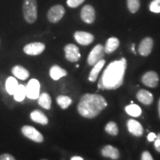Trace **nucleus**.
<instances>
[{
	"label": "nucleus",
	"mask_w": 160,
	"mask_h": 160,
	"mask_svg": "<svg viewBox=\"0 0 160 160\" xmlns=\"http://www.w3.org/2000/svg\"><path fill=\"white\" fill-rule=\"evenodd\" d=\"M126 67L127 61L125 58L110 63L100 78L98 88L102 90H114L119 88L123 83Z\"/></svg>",
	"instance_id": "nucleus-1"
},
{
	"label": "nucleus",
	"mask_w": 160,
	"mask_h": 160,
	"mask_svg": "<svg viewBox=\"0 0 160 160\" xmlns=\"http://www.w3.org/2000/svg\"><path fill=\"white\" fill-rule=\"evenodd\" d=\"M107 105V102L102 96L86 93L82 97L77 108L83 117L92 119L99 115Z\"/></svg>",
	"instance_id": "nucleus-2"
},
{
	"label": "nucleus",
	"mask_w": 160,
	"mask_h": 160,
	"mask_svg": "<svg viewBox=\"0 0 160 160\" xmlns=\"http://www.w3.org/2000/svg\"><path fill=\"white\" fill-rule=\"evenodd\" d=\"M22 11L25 21L33 24L37 19V0H24Z\"/></svg>",
	"instance_id": "nucleus-3"
},
{
	"label": "nucleus",
	"mask_w": 160,
	"mask_h": 160,
	"mask_svg": "<svg viewBox=\"0 0 160 160\" xmlns=\"http://www.w3.org/2000/svg\"><path fill=\"white\" fill-rule=\"evenodd\" d=\"M22 133L25 137L34 141L36 142L42 143L44 141V137L40 132L37 131L33 126L25 125L22 128Z\"/></svg>",
	"instance_id": "nucleus-4"
},
{
	"label": "nucleus",
	"mask_w": 160,
	"mask_h": 160,
	"mask_svg": "<svg viewBox=\"0 0 160 160\" xmlns=\"http://www.w3.org/2000/svg\"><path fill=\"white\" fill-rule=\"evenodd\" d=\"M65 13V9L62 5H56L51 7L48 12V19L52 23H57L62 19Z\"/></svg>",
	"instance_id": "nucleus-5"
},
{
	"label": "nucleus",
	"mask_w": 160,
	"mask_h": 160,
	"mask_svg": "<svg viewBox=\"0 0 160 160\" xmlns=\"http://www.w3.org/2000/svg\"><path fill=\"white\" fill-rule=\"evenodd\" d=\"M104 56H105L104 47L102 45L99 44V45H96L91 51V53H89L88 57V63L89 65L93 66L98 62L102 59Z\"/></svg>",
	"instance_id": "nucleus-6"
},
{
	"label": "nucleus",
	"mask_w": 160,
	"mask_h": 160,
	"mask_svg": "<svg viewBox=\"0 0 160 160\" xmlns=\"http://www.w3.org/2000/svg\"><path fill=\"white\" fill-rule=\"evenodd\" d=\"M26 96L31 99H37L39 96L40 84L37 79H32L25 87Z\"/></svg>",
	"instance_id": "nucleus-7"
},
{
	"label": "nucleus",
	"mask_w": 160,
	"mask_h": 160,
	"mask_svg": "<svg viewBox=\"0 0 160 160\" xmlns=\"http://www.w3.org/2000/svg\"><path fill=\"white\" fill-rule=\"evenodd\" d=\"M65 53L66 59L71 62H78L81 57L79 49L77 45L73 44H68L65 47Z\"/></svg>",
	"instance_id": "nucleus-8"
},
{
	"label": "nucleus",
	"mask_w": 160,
	"mask_h": 160,
	"mask_svg": "<svg viewBox=\"0 0 160 160\" xmlns=\"http://www.w3.org/2000/svg\"><path fill=\"white\" fill-rule=\"evenodd\" d=\"M45 49V45L42 42H33L26 45L23 51L26 54L30 56H37L43 53Z\"/></svg>",
	"instance_id": "nucleus-9"
},
{
	"label": "nucleus",
	"mask_w": 160,
	"mask_h": 160,
	"mask_svg": "<svg viewBox=\"0 0 160 160\" xmlns=\"http://www.w3.org/2000/svg\"><path fill=\"white\" fill-rule=\"evenodd\" d=\"M81 18L83 22L88 24L94 22L96 19V12L93 6L86 5L81 11Z\"/></svg>",
	"instance_id": "nucleus-10"
},
{
	"label": "nucleus",
	"mask_w": 160,
	"mask_h": 160,
	"mask_svg": "<svg viewBox=\"0 0 160 160\" xmlns=\"http://www.w3.org/2000/svg\"><path fill=\"white\" fill-rule=\"evenodd\" d=\"M76 41L82 45H88L94 40V37L91 33L85 31H77L74 33Z\"/></svg>",
	"instance_id": "nucleus-11"
},
{
	"label": "nucleus",
	"mask_w": 160,
	"mask_h": 160,
	"mask_svg": "<svg viewBox=\"0 0 160 160\" xmlns=\"http://www.w3.org/2000/svg\"><path fill=\"white\" fill-rule=\"evenodd\" d=\"M142 82L148 87L156 88L159 82V76L154 71H148L143 75Z\"/></svg>",
	"instance_id": "nucleus-12"
},
{
	"label": "nucleus",
	"mask_w": 160,
	"mask_h": 160,
	"mask_svg": "<svg viewBox=\"0 0 160 160\" xmlns=\"http://www.w3.org/2000/svg\"><path fill=\"white\" fill-rule=\"evenodd\" d=\"M153 46V41L151 37H146L142 39L139 46V53L140 55L147 57L151 53Z\"/></svg>",
	"instance_id": "nucleus-13"
},
{
	"label": "nucleus",
	"mask_w": 160,
	"mask_h": 160,
	"mask_svg": "<svg viewBox=\"0 0 160 160\" xmlns=\"http://www.w3.org/2000/svg\"><path fill=\"white\" fill-rule=\"evenodd\" d=\"M128 128L130 133L136 137H141L143 134V128L139 122L133 119H130L128 122Z\"/></svg>",
	"instance_id": "nucleus-14"
},
{
	"label": "nucleus",
	"mask_w": 160,
	"mask_h": 160,
	"mask_svg": "<svg viewBox=\"0 0 160 160\" xmlns=\"http://www.w3.org/2000/svg\"><path fill=\"white\" fill-rule=\"evenodd\" d=\"M137 97L140 102L145 105H151L153 101V97L151 92L142 89L138 91Z\"/></svg>",
	"instance_id": "nucleus-15"
},
{
	"label": "nucleus",
	"mask_w": 160,
	"mask_h": 160,
	"mask_svg": "<svg viewBox=\"0 0 160 160\" xmlns=\"http://www.w3.org/2000/svg\"><path fill=\"white\" fill-rule=\"evenodd\" d=\"M31 119L34 122L41 124V125H46L48 123V119L46 117L45 113L39 110H35L32 111L31 113Z\"/></svg>",
	"instance_id": "nucleus-16"
},
{
	"label": "nucleus",
	"mask_w": 160,
	"mask_h": 160,
	"mask_svg": "<svg viewBox=\"0 0 160 160\" xmlns=\"http://www.w3.org/2000/svg\"><path fill=\"white\" fill-rule=\"evenodd\" d=\"M12 73L15 77L21 80H25L29 77L30 73L27 69L21 65H16L11 70Z\"/></svg>",
	"instance_id": "nucleus-17"
},
{
	"label": "nucleus",
	"mask_w": 160,
	"mask_h": 160,
	"mask_svg": "<svg viewBox=\"0 0 160 160\" xmlns=\"http://www.w3.org/2000/svg\"><path fill=\"white\" fill-rule=\"evenodd\" d=\"M102 154L105 157H110L112 159H118L119 158V150L111 145H106L102 150Z\"/></svg>",
	"instance_id": "nucleus-18"
},
{
	"label": "nucleus",
	"mask_w": 160,
	"mask_h": 160,
	"mask_svg": "<svg viewBox=\"0 0 160 160\" xmlns=\"http://www.w3.org/2000/svg\"><path fill=\"white\" fill-rule=\"evenodd\" d=\"M68 75V72L59 65L52 66L50 69V76L53 80H59L60 78Z\"/></svg>",
	"instance_id": "nucleus-19"
},
{
	"label": "nucleus",
	"mask_w": 160,
	"mask_h": 160,
	"mask_svg": "<svg viewBox=\"0 0 160 160\" xmlns=\"http://www.w3.org/2000/svg\"><path fill=\"white\" fill-rule=\"evenodd\" d=\"M105 63V60L102 59L93 65L94 67H93V68L92 69V71H91V73H90V75H89L90 81L92 82H96V80H97L98 77V75H99L100 71H101Z\"/></svg>",
	"instance_id": "nucleus-20"
},
{
	"label": "nucleus",
	"mask_w": 160,
	"mask_h": 160,
	"mask_svg": "<svg viewBox=\"0 0 160 160\" xmlns=\"http://www.w3.org/2000/svg\"><path fill=\"white\" fill-rule=\"evenodd\" d=\"M119 46V41L117 37H111L108 39L104 51L106 53H111L118 48Z\"/></svg>",
	"instance_id": "nucleus-21"
},
{
	"label": "nucleus",
	"mask_w": 160,
	"mask_h": 160,
	"mask_svg": "<svg viewBox=\"0 0 160 160\" xmlns=\"http://www.w3.org/2000/svg\"><path fill=\"white\" fill-rule=\"evenodd\" d=\"M38 103L43 108L49 110L51 107V98L48 93H42L38 97Z\"/></svg>",
	"instance_id": "nucleus-22"
},
{
	"label": "nucleus",
	"mask_w": 160,
	"mask_h": 160,
	"mask_svg": "<svg viewBox=\"0 0 160 160\" xmlns=\"http://www.w3.org/2000/svg\"><path fill=\"white\" fill-rule=\"evenodd\" d=\"M18 85L19 84H18L17 80L14 77H10L5 82V89L10 95H13Z\"/></svg>",
	"instance_id": "nucleus-23"
},
{
	"label": "nucleus",
	"mask_w": 160,
	"mask_h": 160,
	"mask_svg": "<svg viewBox=\"0 0 160 160\" xmlns=\"http://www.w3.org/2000/svg\"><path fill=\"white\" fill-rule=\"evenodd\" d=\"M125 111L128 114L134 117H139L142 113V110L140 108L139 106L133 103L125 108Z\"/></svg>",
	"instance_id": "nucleus-24"
},
{
	"label": "nucleus",
	"mask_w": 160,
	"mask_h": 160,
	"mask_svg": "<svg viewBox=\"0 0 160 160\" xmlns=\"http://www.w3.org/2000/svg\"><path fill=\"white\" fill-rule=\"evenodd\" d=\"M13 96H14V99L17 102L23 101L24 99H25L26 97L25 86H24L23 85H18L15 93H13Z\"/></svg>",
	"instance_id": "nucleus-25"
},
{
	"label": "nucleus",
	"mask_w": 160,
	"mask_h": 160,
	"mask_svg": "<svg viewBox=\"0 0 160 160\" xmlns=\"http://www.w3.org/2000/svg\"><path fill=\"white\" fill-rule=\"evenodd\" d=\"M57 102L60 107L62 109H66L71 105L72 99L67 96H59L57 98Z\"/></svg>",
	"instance_id": "nucleus-26"
},
{
	"label": "nucleus",
	"mask_w": 160,
	"mask_h": 160,
	"mask_svg": "<svg viewBox=\"0 0 160 160\" xmlns=\"http://www.w3.org/2000/svg\"><path fill=\"white\" fill-rule=\"evenodd\" d=\"M127 5L129 11L132 13H135L139 11L140 1L139 0H127Z\"/></svg>",
	"instance_id": "nucleus-27"
},
{
	"label": "nucleus",
	"mask_w": 160,
	"mask_h": 160,
	"mask_svg": "<svg viewBox=\"0 0 160 160\" xmlns=\"http://www.w3.org/2000/svg\"><path fill=\"white\" fill-rule=\"evenodd\" d=\"M105 131L109 134L117 136L118 134V132H119V129H118L117 125L114 122H110L105 126Z\"/></svg>",
	"instance_id": "nucleus-28"
},
{
	"label": "nucleus",
	"mask_w": 160,
	"mask_h": 160,
	"mask_svg": "<svg viewBox=\"0 0 160 160\" xmlns=\"http://www.w3.org/2000/svg\"><path fill=\"white\" fill-rule=\"evenodd\" d=\"M150 11L153 13H160V0H153L151 2L149 6Z\"/></svg>",
	"instance_id": "nucleus-29"
},
{
	"label": "nucleus",
	"mask_w": 160,
	"mask_h": 160,
	"mask_svg": "<svg viewBox=\"0 0 160 160\" xmlns=\"http://www.w3.org/2000/svg\"><path fill=\"white\" fill-rule=\"evenodd\" d=\"M85 1V0H67V5L70 8H77L78 6L82 5Z\"/></svg>",
	"instance_id": "nucleus-30"
},
{
	"label": "nucleus",
	"mask_w": 160,
	"mask_h": 160,
	"mask_svg": "<svg viewBox=\"0 0 160 160\" xmlns=\"http://www.w3.org/2000/svg\"><path fill=\"white\" fill-rule=\"evenodd\" d=\"M0 160H15V158L9 153H3L0 155Z\"/></svg>",
	"instance_id": "nucleus-31"
},
{
	"label": "nucleus",
	"mask_w": 160,
	"mask_h": 160,
	"mask_svg": "<svg viewBox=\"0 0 160 160\" xmlns=\"http://www.w3.org/2000/svg\"><path fill=\"white\" fill-rule=\"evenodd\" d=\"M142 160H152L153 157L148 151H144L142 154Z\"/></svg>",
	"instance_id": "nucleus-32"
},
{
	"label": "nucleus",
	"mask_w": 160,
	"mask_h": 160,
	"mask_svg": "<svg viewBox=\"0 0 160 160\" xmlns=\"http://www.w3.org/2000/svg\"><path fill=\"white\" fill-rule=\"evenodd\" d=\"M154 145L156 150L160 153V133H159V134L157 136V137H156Z\"/></svg>",
	"instance_id": "nucleus-33"
},
{
	"label": "nucleus",
	"mask_w": 160,
	"mask_h": 160,
	"mask_svg": "<svg viewBox=\"0 0 160 160\" xmlns=\"http://www.w3.org/2000/svg\"><path fill=\"white\" fill-rule=\"evenodd\" d=\"M156 137H157V135L154 133H150L148 136V139L149 142H153L155 140Z\"/></svg>",
	"instance_id": "nucleus-34"
},
{
	"label": "nucleus",
	"mask_w": 160,
	"mask_h": 160,
	"mask_svg": "<svg viewBox=\"0 0 160 160\" xmlns=\"http://www.w3.org/2000/svg\"><path fill=\"white\" fill-rule=\"evenodd\" d=\"M71 160H83V158L80 157H73L71 158Z\"/></svg>",
	"instance_id": "nucleus-35"
},
{
	"label": "nucleus",
	"mask_w": 160,
	"mask_h": 160,
	"mask_svg": "<svg viewBox=\"0 0 160 160\" xmlns=\"http://www.w3.org/2000/svg\"><path fill=\"white\" fill-rule=\"evenodd\" d=\"M132 51H133V53H135V54L137 53H136V51H135V45H134V44H133V45H132Z\"/></svg>",
	"instance_id": "nucleus-36"
},
{
	"label": "nucleus",
	"mask_w": 160,
	"mask_h": 160,
	"mask_svg": "<svg viewBox=\"0 0 160 160\" xmlns=\"http://www.w3.org/2000/svg\"><path fill=\"white\" fill-rule=\"evenodd\" d=\"M158 110H159V117H160V99L159 101V105H158Z\"/></svg>",
	"instance_id": "nucleus-37"
},
{
	"label": "nucleus",
	"mask_w": 160,
	"mask_h": 160,
	"mask_svg": "<svg viewBox=\"0 0 160 160\" xmlns=\"http://www.w3.org/2000/svg\"><path fill=\"white\" fill-rule=\"evenodd\" d=\"M79 65H76V67H77V68H79Z\"/></svg>",
	"instance_id": "nucleus-38"
},
{
	"label": "nucleus",
	"mask_w": 160,
	"mask_h": 160,
	"mask_svg": "<svg viewBox=\"0 0 160 160\" xmlns=\"http://www.w3.org/2000/svg\"><path fill=\"white\" fill-rule=\"evenodd\" d=\"M0 42H1V41H0Z\"/></svg>",
	"instance_id": "nucleus-39"
}]
</instances>
